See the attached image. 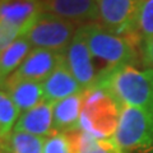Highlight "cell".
I'll use <instances>...</instances> for the list:
<instances>
[{
  "instance_id": "6da1fadb",
  "label": "cell",
  "mask_w": 153,
  "mask_h": 153,
  "mask_svg": "<svg viewBox=\"0 0 153 153\" xmlns=\"http://www.w3.org/2000/svg\"><path fill=\"white\" fill-rule=\"evenodd\" d=\"M80 27L93 56L94 65L96 61L98 63L97 82L115 70L135 66L138 63V45L133 41L110 32L98 22L87 23Z\"/></svg>"
},
{
  "instance_id": "7a4b0ae2",
  "label": "cell",
  "mask_w": 153,
  "mask_h": 153,
  "mask_svg": "<svg viewBox=\"0 0 153 153\" xmlns=\"http://www.w3.org/2000/svg\"><path fill=\"white\" fill-rule=\"evenodd\" d=\"M123 105L115 94L101 84L83 91V107L79 129L100 139H111L120 120Z\"/></svg>"
},
{
  "instance_id": "3957f363",
  "label": "cell",
  "mask_w": 153,
  "mask_h": 153,
  "mask_svg": "<svg viewBox=\"0 0 153 153\" xmlns=\"http://www.w3.org/2000/svg\"><path fill=\"white\" fill-rule=\"evenodd\" d=\"M112 139L121 153H153V114L123 105Z\"/></svg>"
},
{
  "instance_id": "277c9868",
  "label": "cell",
  "mask_w": 153,
  "mask_h": 153,
  "mask_svg": "<svg viewBox=\"0 0 153 153\" xmlns=\"http://www.w3.org/2000/svg\"><path fill=\"white\" fill-rule=\"evenodd\" d=\"M79 26L42 10L26 33L33 49H46L65 54Z\"/></svg>"
},
{
  "instance_id": "5b68a950",
  "label": "cell",
  "mask_w": 153,
  "mask_h": 153,
  "mask_svg": "<svg viewBox=\"0 0 153 153\" xmlns=\"http://www.w3.org/2000/svg\"><path fill=\"white\" fill-rule=\"evenodd\" d=\"M140 4L142 0H97L98 23L142 47L137 28Z\"/></svg>"
},
{
  "instance_id": "8992f818",
  "label": "cell",
  "mask_w": 153,
  "mask_h": 153,
  "mask_svg": "<svg viewBox=\"0 0 153 153\" xmlns=\"http://www.w3.org/2000/svg\"><path fill=\"white\" fill-rule=\"evenodd\" d=\"M65 59V54L46 49H32L19 68L5 80L3 88L9 84L30 80L42 83Z\"/></svg>"
},
{
  "instance_id": "52a82bcc",
  "label": "cell",
  "mask_w": 153,
  "mask_h": 153,
  "mask_svg": "<svg viewBox=\"0 0 153 153\" xmlns=\"http://www.w3.org/2000/svg\"><path fill=\"white\" fill-rule=\"evenodd\" d=\"M65 63L83 91L96 84L97 70L84 32L80 26L78 27L70 45L65 51Z\"/></svg>"
},
{
  "instance_id": "ba28073f",
  "label": "cell",
  "mask_w": 153,
  "mask_h": 153,
  "mask_svg": "<svg viewBox=\"0 0 153 153\" xmlns=\"http://www.w3.org/2000/svg\"><path fill=\"white\" fill-rule=\"evenodd\" d=\"M42 10L76 26L98 22L97 0H42Z\"/></svg>"
},
{
  "instance_id": "9c48e42d",
  "label": "cell",
  "mask_w": 153,
  "mask_h": 153,
  "mask_svg": "<svg viewBox=\"0 0 153 153\" xmlns=\"http://www.w3.org/2000/svg\"><path fill=\"white\" fill-rule=\"evenodd\" d=\"M41 12L42 0H0V21L19 27L23 36Z\"/></svg>"
},
{
  "instance_id": "30bf717a",
  "label": "cell",
  "mask_w": 153,
  "mask_h": 153,
  "mask_svg": "<svg viewBox=\"0 0 153 153\" xmlns=\"http://www.w3.org/2000/svg\"><path fill=\"white\" fill-rule=\"evenodd\" d=\"M42 88H44L45 101L52 103L66 97H70L73 94L83 92V88L80 87L78 80L74 78V75L69 70L68 65L65 63V59L42 82Z\"/></svg>"
},
{
  "instance_id": "8fae6325",
  "label": "cell",
  "mask_w": 153,
  "mask_h": 153,
  "mask_svg": "<svg viewBox=\"0 0 153 153\" xmlns=\"http://www.w3.org/2000/svg\"><path fill=\"white\" fill-rule=\"evenodd\" d=\"M83 92L52 103V131L68 133L79 129Z\"/></svg>"
},
{
  "instance_id": "7c38bea8",
  "label": "cell",
  "mask_w": 153,
  "mask_h": 153,
  "mask_svg": "<svg viewBox=\"0 0 153 153\" xmlns=\"http://www.w3.org/2000/svg\"><path fill=\"white\" fill-rule=\"evenodd\" d=\"M13 130L26 131L42 138L52 133V102L42 101L37 106L22 112Z\"/></svg>"
},
{
  "instance_id": "4fadbf2b",
  "label": "cell",
  "mask_w": 153,
  "mask_h": 153,
  "mask_svg": "<svg viewBox=\"0 0 153 153\" xmlns=\"http://www.w3.org/2000/svg\"><path fill=\"white\" fill-rule=\"evenodd\" d=\"M4 89L10 94L14 105L18 107L21 114L37 106L45 100L42 83L38 82L23 80V82L9 84L4 87Z\"/></svg>"
},
{
  "instance_id": "5bb4252c",
  "label": "cell",
  "mask_w": 153,
  "mask_h": 153,
  "mask_svg": "<svg viewBox=\"0 0 153 153\" xmlns=\"http://www.w3.org/2000/svg\"><path fill=\"white\" fill-rule=\"evenodd\" d=\"M70 142L71 153H121L114 139H100L83 130L65 133Z\"/></svg>"
},
{
  "instance_id": "9a60e30c",
  "label": "cell",
  "mask_w": 153,
  "mask_h": 153,
  "mask_svg": "<svg viewBox=\"0 0 153 153\" xmlns=\"http://www.w3.org/2000/svg\"><path fill=\"white\" fill-rule=\"evenodd\" d=\"M31 47L32 46L27 37L21 36L3 52H0V88H3L5 80L23 63V60L32 50Z\"/></svg>"
},
{
  "instance_id": "2e32d148",
  "label": "cell",
  "mask_w": 153,
  "mask_h": 153,
  "mask_svg": "<svg viewBox=\"0 0 153 153\" xmlns=\"http://www.w3.org/2000/svg\"><path fill=\"white\" fill-rule=\"evenodd\" d=\"M45 138L13 130L5 139V153H44Z\"/></svg>"
},
{
  "instance_id": "e0dca14e",
  "label": "cell",
  "mask_w": 153,
  "mask_h": 153,
  "mask_svg": "<svg viewBox=\"0 0 153 153\" xmlns=\"http://www.w3.org/2000/svg\"><path fill=\"white\" fill-rule=\"evenodd\" d=\"M21 116V111L14 105L10 94L4 88H0V138L5 142L8 135Z\"/></svg>"
},
{
  "instance_id": "ac0fdd59",
  "label": "cell",
  "mask_w": 153,
  "mask_h": 153,
  "mask_svg": "<svg viewBox=\"0 0 153 153\" xmlns=\"http://www.w3.org/2000/svg\"><path fill=\"white\" fill-rule=\"evenodd\" d=\"M137 28L142 44L153 38V0H142Z\"/></svg>"
},
{
  "instance_id": "d6986e66",
  "label": "cell",
  "mask_w": 153,
  "mask_h": 153,
  "mask_svg": "<svg viewBox=\"0 0 153 153\" xmlns=\"http://www.w3.org/2000/svg\"><path fill=\"white\" fill-rule=\"evenodd\" d=\"M44 153H71L68 135L65 133L52 131L44 140Z\"/></svg>"
},
{
  "instance_id": "ffe728a7",
  "label": "cell",
  "mask_w": 153,
  "mask_h": 153,
  "mask_svg": "<svg viewBox=\"0 0 153 153\" xmlns=\"http://www.w3.org/2000/svg\"><path fill=\"white\" fill-rule=\"evenodd\" d=\"M21 36L23 35L19 27L5 21H0V52H3Z\"/></svg>"
},
{
  "instance_id": "44dd1931",
  "label": "cell",
  "mask_w": 153,
  "mask_h": 153,
  "mask_svg": "<svg viewBox=\"0 0 153 153\" xmlns=\"http://www.w3.org/2000/svg\"><path fill=\"white\" fill-rule=\"evenodd\" d=\"M140 54L143 64L147 69H153V38L147 40L142 44Z\"/></svg>"
},
{
  "instance_id": "7402d4cb",
  "label": "cell",
  "mask_w": 153,
  "mask_h": 153,
  "mask_svg": "<svg viewBox=\"0 0 153 153\" xmlns=\"http://www.w3.org/2000/svg\"><path fill=\"white\" fill-rule=\"evenodd\" d=\"M0 153H5V142L0 138Z\"/></svg>"
}]
</instances>
